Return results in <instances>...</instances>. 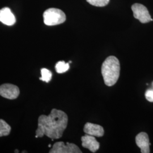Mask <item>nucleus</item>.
<instances>
[{
    "label": "nucleus",
    "mask_w": 153,
    "mask_h": 153,
    "mask_svg": "<svg viewBox=\"0 0 153 153\" xmlns=\"http://www.w3.org/2000/svg\"><path fill=\"white\" fill-rule=\"evenodd\" d=\"M43 19L45 25L47 26H55L65 22L66 16L60 9L49 8L44 11Z\"/></svg>",
    "instance_id": "7ed1b4c3"
},
{
    "label": "nucleus",
    "mask_w": 153,
    "mask_h": 153,
    "mask_svg": "<svg viewBox=\"0 0 153 153\" xmlns=\"http://www.w3.org/2000/svg\"><path fill=\"white\" fill-rule=\"evenodd\" d=\"M11 131V127L5 121L0 119V137L8 136Z\"/></svg>",
    "instance_id": "9b49d317"
},
{
    "label": "nucleus",
    "mask_w": 153,
    "mask_h": 153,
    "mask_svg": "<svg viewBox=\"0 0 153 153\" xmlns=\"http://www.w3.org/2000/svg\"><path fill=\"white\" fill-rule=\"evenodd\" d=\"M83 131L86 134L94 137H102L104 134V129L102 126L91 123H87L85 124Z\"/></svg>",
    "instance_id": "1a4fd4ad"
},
{
    "label": "nucleus",
    "mask_w": 153,
    "mask_h": 153,
    "mask_svg": "<svg viewBox=\"0 0 153 153\" xmlns=\"http://www.w3.org/2000/svg\"><path fill=\"white\" fill-rule=\"evenodd\" d=\"M48 147H49V148L51 147V144H49V145H48Z\"/></svg>",
    "instance_id": "dca6fc26"
},
{
    "label": "nucleus",
    "mask_w": 153,
    "mask_h": 153,
    "mask_svg": "<svg viewBox=\"0 0 153 153\" xmlns=\"http://www.w3.org/2000/svg\"><path fill=\"white\" fill-rule=\"evenodd\" d=\"M82 146L88 149L92 153H95L100 147V144L94 136L86 134L81 137Z\"/></svg>",
    "instance_id": "6e6552de"
},
{
    "label": "nucleus",
    "mask_w": 153,
    "mask_h": 153,
    "mask_svg": "<svg viewBox=\"0 0 153 153\" xmlns=\"http://www.w3.org/2000/svg\"><path fill=\"white\" fill-rule=\"evenodd\" d=\"M68 123L65 112L59 109H52L48 116L41 115L38 119V126L35 137L46 136L53 140L62 137Z\"/></svg>",
    "instance_id": "f257e3e1"
},
{
    "label": "nucleus",
    "mask_w": 153,
    "mask_h": 153,
    "mask_svg": "<svg viewBox=\"0 0 153 153\" xmlns=\"http://www.w3.org/2000/svg\"><path fill=\"white\" fill-rule=\"evenodd\" d=\"M120 65L118 59L114 56L108 57L102 64L101 71L105 84L112 86L116 84L120 76Z\"/></svg>",
    "instance_id": "f03ea898"
},
{
    "label": "nucleus",
    "mask_w": 153,
    "mask_h": 153,
    "mask_svg": "<svg viewBox=\"0 0 153 153\" xmlns=\"http://www.w3.org/2000/svg\"><path fill=\"white\" fill-rule=\"evenodd\" d=\"M0 21L7 26L15 24L16 19L9 7H4L0 10Z\"/></svg>",
    "instance_id": "9d476101"
},
{
    "label": "nucleus",
    "mask_w": 153,
    "mask_h": 153,
    "mask_svg": "<svg viewBox=\"0 0 153 153\" xmlns=\"http://www.w3.org/2000/svg\"><path fill=\"white\" fill-rule=\"evenodd\" d=\"M16 152V153H17V152L18 153L19 152H18V150H16V152Z\"/></svg>",
    "instance_id": "f3484780"
},
{
    "label": "nucleus",
    "mask_w": 153,
    "mask_h": 153,
    "mask_svg": "<svg viewBox=\"0 0 153 153\" xmlns=\"http://www.w3.org/2000/svg\"><path fill=\"white\" fill-rule=\"evenodd\" d=\"M0 95L8 99H15L19 95V89L16 85L6 83L0 86Z\"/></svg>",
    "instance_id": "423d86ee"
},
{
    "label": "nucleus",
    "mask_w": 153,
    "mask_h": 153,
    "mask_svg": "<svg viewBox=\"0 0 153 153\" xmlns=\"http://www.w3.org/2000/svg\"><path fill=\"white\" fill-rule=\"evenodd\" d=\"M145 95L149 102H153V82L152 84V87L149 88L146 91Z\"/></svg>",
    "instance_id": "2eb2a0df"
},
{
    "label": "nucleus",
    "mask_w": 153,
    "mask_h": 153,
    "mask_svg": "<svg viewBox=\"0 0 153 153\" xmlns=\"http://www.w3.org/2000/svg\"><path fill=\"white\" fill-rule=\"evenodd\" d=\"M50 153H82L81 149L76 144L64 142H56L52 149L49 150Z\"/></svg>",
    "instance_id": "20e7f679"
},
{
    "label": "nucleus",
    "mask_w": 153,
    "mask_h": 153,
    "mask_svg": "<svg viewBox=\"0 0 153 153\" xmlns=\"http://www.w3.org/2000/svg\"><path fill=\"white\" fill-rule=\"evenodd\" d=\"M88 2L95 6L103 7L109 3V0H86Z\"/></svg>",
    "instance_id": "4468645a"
},
{
    "label": "nucleus",
    "mask_w": 153,
    "mask_h": 153,
    "mask_svg": "<svg viewBox=\"0 0 153 153\" xmlns=\"http://www.w3.org/2000/svg\"><path fill=\"white\" fill-rule=\"evenodd\" d=\"M42 76L40 78V80L45 82H49L52 78V72L46 68H42L41 69Z\"/></svg>",
    "instance_id": "ddd939ff"
},
{
    "label": "nucleus",
    "mask_w": 153,
    "mask_h": 153,
    "mask_svg": "<svg viewBox=\"0 0 153 153\" xmlns=\"http://www.w3.org/2000/svg\"><path fill=\"white\" fill-rule=\"evenodd\" d=\"M136 143L137 146L140 148L142 153H149L150 146L151 143L149 141L148 134L145 132H141L136 137Z\"/></svg>",
    "instance_id": "0eeeda50"
},
{
    "label": "nucleus",
    "mask_w": 153,
    "mask_h": 153,
    "mask_svg": "<svg viewBox=\"0 0 153 153\" xmlns=\"http://www.w3.org/2000/svg\"><path fill=\"white\" fill-rule=\"evenodd\" d=\"M69 64L66 63L64 61H59L55 66L56 71L57 73H63L68 71L69 69Z\"/></svg>",
    "instance_id": "f8f14e48"
},
{
    "label": "nucleus",
    "mask_w": 153,
    "mask_h": 153,
    "mask_svg": "<svg viewBox=\"0 0 153 153\" xmlns=\"http://www.w3.org/2000/svg\"><path fill=\"white\" fill-rule=\"evenodd\" d=\"M131 10L133 12V16L142 23H146L153 21L148 9L142 4H134L131 6Z\"/></svg>",
    "instance_id": "39448f33"
}]
</instances>
